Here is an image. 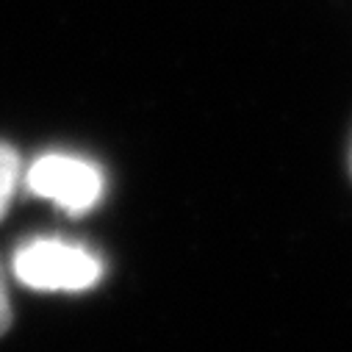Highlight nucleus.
<instances>
[{"label": "nucleus", "mask_w": 352, "mask_h": 352, "mask_svg": "<svg viewBox=\"0 0 352 352\" xmlns=\"http://www.w3.org/2000/svg\"><path fill=\"white\" fill-rule=\"evenodd\" d=\"M23 158L20 153L12 147V144H3L0 142V219L6 217L20 184H23Z\"/></svg>", "instance_id": "7ed1b4c3"}, {"label": "nucleus", "mask_w": 352, "mask_h": 352, "mask_svg": "<svg viewBox=\"0 0 352 352\" xmlns=\"http://www.w3.org/2000/svg\"><path fill=\"white\" fill-rule=\"evenodd\" d=\"M349 169H352V153H349Z\"/></svg>", "instance_id": "39448f33"}, {"label": "nucleus", "mask_w": 352, "mask_h": 352, "mask_svg": "<svg viewBox=\"0 0 352 352\" xmlns=\"http://www.w3.org/2000/svg\"><path fill=\"white\" fill-rule=\"evenodd\" d=\"M23 184L31 195L50 200L56 208L67 214L92 211L106 195L103 169L89 158L67 153H47L36 158L25 169Z\"/></svg>", "instance_id": "f03ea898"}, {"label": "nucleus", "mask_w": 352, "mask_h": 352, "mask_svg": "<svg viewBox=\"0 0 352 352\" xmlns=\"http://www.w3.org/2000/svg\"><path fill=\"white\" fill-rule=\"evenodd\" d=\"M14 278L34 292H89L103 278V261L86 244L34 239L14 252Z\"/></svg>", "instance_id": "f257e3e1"}, {"label": "nucleus", "mask_w": 352, "mask_h": 352, "mask_svg": "<svg viewBox=\"0 0 352 352\" xmlns=\"http://www.w3.org/2000/svg\"><path fill=\"white\" fill-rule=\"evenodd\" d=\"M9 322H12V305H9V292H6L3 272H0V336L9 330Z\"/></svg>", "instance_id": "20e7f679"}]
</instances>
